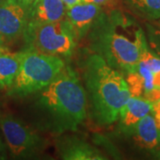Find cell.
I'll list each match as a JSON object with an SVG mask.
<instances>
[{"instance_id":"cell-1","label":"cell","mask_w":160,"mask_h":160,"mask_svg":"<svg viewBox=\"0 0 160 160\" xmlns=\"http://www.w3.org/2000/svg\"><path fill=\"white\" fill-rule=\"evenodd\" d=\"M92 51L120 72L136 71L142 50L147 44L142 29L118 10L102 12L90 29Z\"/></svg>"},{"instance_id":"cell-2","label":"cell","mask_w":160,"mask_h":160,"mask_svg":"<svg viewBox=\"0 0 160 160\" xmlns=\"http://www.w3.org/2000/svg\"><path fill=\"white\" fill-rule=\"evenodd\" d=\"M36 93V107L53 132L75 131L86 118V89L70 70L63 69L49 85Z\"/></svg>"},{"instance_id":"cell-3","label":"cell","mask_w":160,"mask_h":160,"mask_svg":"<svg viewBox=\"0 0 160 160\" xmlns=\"http://www.w3.org/2000/svg\"><path fill=\"white\" fill-rule=\"evenodd\" d=\"M84 78L94 120L102 126L118 120L120 110L131 97L124 74L94 53L86 59Z\"/></svg>"},{"instance_id":"cell-4","label":"cell","mask_w":160,"mask_h":160,"mask_svg":"<svg viewBox=\"0 0 160 160\" xmlns=\"http://www.w3.org/2000/svg\"><path fill=\"white\" fill-rule=\"evenodd\" d=\"M64 69L63 61L58 56L25 49L21 52V63L9 93L25 97L49 85Z\"/></svg>"},{"instance_id":"cell-5","label":"cell","mask_w":160,"mask_h":160,"mask_svg":"<svg viewBox=\"0 0 160 160\" xmlns=\"http://www.w3.org/2000/svg\"><path fill=\"white\" fill-rule=\"evenodd\" d=\"M23 38L29 50L53 56H69L78 39L67 17L54 22L27 27Z\"/></svg>"},{"instance_id":"cell-6","label":"cell","mask_w":160,"mask_h":160,"mask_svg":"<svg viewBox=\"0 0 160 160\" xmlns=\"http://www.w3.org/2000/svg\"><path fill=\"white\" fill-rule=\"evenodd\" d=\"M0 127L7 146L15 157H32L39 153L45 146L43 138L12 116H7L0 120Z\"/></svg>"},{"instance_id":"cell-7","label":"cell","mask_w":160,"mask_h":160,"mask_svg":"<svg viewBox=\"0 0 160 160\" xmlns=\"http://www.w3.org/2000/svg\"><path fill=\"white\" fill-rule=\"evenodd\" d=\"M31 4L25 0L0 2V38L5 41L17 39L26 30Z\"/></svg>"},{"instance_id":"cell-8","label":"cell","mask_w":160,"mask_h":160,"mask_svg":"<svg viewBox=\"0 0 160 160\" xmlns=\"http://www.w3.org/2000/svg\"><path fill=\"white\" fill-rule=\"evenodd\" d=\"M102 12V6L81 2L69 8H66L65 14L72 25L78 38H81L88 34Z\"/></svg>"},{"instance_id":"cell-9","label":"cell","mask_w":160,"mask_h":160,"mask_svg":"<svg viewBox=\"0 0 160 160\" xmlns=\"http://www.w3.org/2000/svg\"><path fill=\"white\" fill-rule=\"evenodd\" d=\"M130 134L139 148L160 157V130L151 112L138 122Z\"/></svg>"},{"instance_id":"cell-10","label":"cell","mask_w":160,"mask_h":160,"mask_svg":"<svg viewBox=\"0 0 160 160\" xmlns=\"http://www.w3.org/2000/svg\"><path fill=\"white\" fill-rule=\"evenodd\" d=\"M62 0H36L31 5L27 27L54 22L66 16Z\"/></svg>"},{"instance_id":"cell-11","label":"cell","mask_w":160,"mask_h":160,"mask_svg":"<svg viewBox=\"0 0 160 160\" xmlns=\"http://www.w3.org/2000/svg\"><path fill=\"white\" fill-rule=\"evenodd\" d=\"M152 103L142 97L131 96L121 109L119 114L120 128L130 134L138 122L151 112Z\"/></svg>"},{"instance_id":"cell-12","label":"cell","mask_w":160,"mask_h":160,"mask_svg":"<svg viewBox=\"0 0 160 160\" xmlns=\"http://www.w3.org/2000/svg\"><path fill=\"white\" fill-rule=\"evenodd\" d=\"M58 149L62 159L102 160L106 159L98 149L89 143L76 137H66L58 142Z\"/></svg>"},{"instance_id":"cell-13","label":"cell","mask_w":160,"mask_h":160,"mask_svg":"<svg viewBox=\"0 0 160 160\" xmlns=\"http://www.w3.org/2000/svg\"><path fill=\"white\" fill-rule=\"evenodd\" d=\"M21 63V52H0V88H7L12 85Z\"/></svg>"},{"instance_id":"cell-14","label":"cell","mask_w":160,"mask_h":160,"mask_svg":"<svg viewBox=\"0 0 160 160\" xmlns=\"http://www.w3.org/2000/svg\"><path fill=\"white\" fill-rule=\"evenodd\" d=\"M129 9L148 20L160 19V0H124Z\"/></svg>"},{"instance_id":"cell-15","label":"cell","mask_w":160,"mask_h":160,"mask_svg":"<svg viewBox=\"0 0 160 160\" xmlns=\"http://www.w3.org/2000/svg\"><path fill=\"white\" fill-rule=\"evenodd\" d=\"M126 82L129 87L131 96L142 97L144 92V78L136 71L129 72L126 74Z\"/></svg>"},{"instance_id":"cell-16","label":"cell","mask_w":160,"mask_h":160,"mask_svg":"<svg viewBox=\"0 0 160 160\" xmlns=\"http://www.w3.org/2000/svg\"><path fill=\"white\" fill-rule=\"evenodd\" d=\"M146 28L150 49L160 58V29L150 23L146 24Z\"/></svg>"},{"instance_id":"cell-17","label":"cell","mask_w":160,"mask_h":160,"mask_svg":"<svg viewBox=\"0 0 160 160\" xmlns=\"http://www.w3.org/2000/svg\"><path fill=\"white\" fill-rule=\"evenodd\" d=\"M142 98L146 99L147 101H149L151 103H154L156 102H158V101H160V88L155 86L153 89L147 92L143 95Z\"/></svg>"},{"instance_id":"cell-18","label":"cell","mask_w":160,"mask_h":160,"mask_svg":"<svg viewBox=\"0 0 160 160\" xmlns=\"http://www.w3.org/2000/svg\"><path fill=\"white\" fill-rule=\"evenodd\" d=\"M151 114L153 115L156 125L160 130V101H158L156 102L152 103Z\"/></svg>"},{"instance_id":"cell-19","label":"cell","mask_w":160,"mask_h":160,"mask_svg":"<svg viewBox=\"0 0 160 160\" xmlns=\"http://www.w3.org/2000/svg\"><path fill=\"white\" fill-rule=\"evenodd\" d=\"M82 2L95 4L102 7V6H110L113 4L114 0H82Z\"/></svg>"},{"instance_id":"cell-20","label":"cell","mask_w":160,"mask_h":160,"mask_svg":"<svg viewBox=\"0 0 160 160\" xmlns=\"http://www.w3.org/2000/svg\"><path fill=\"white\" fill-rule=\"evenodd\" d=\"M62 2L65 5L66 8H69L71 6H75V5H78L82 2V0H62Z\"/></svg>"},{"instance_id":"cell-21","label":"cell","mask_w":160,"mask_h":160,"mask_svg":"<svg viewBox=\"0 0 160 160\" xmlns=\"http://www.w3.org/2000/svg\"><path fill=\"white\" fill-rule=\"evenodd\" d=\"M153 83H154V86L160 88V70L155 72L153 75Z\"/></svg>"},{"instance_id":"cell-22","label":"cell","mask_w":160,"mask_h":160,"mask_svg":"<svg viewBox=\"0 0 160 160\" xmlns=\"http://www.w3.org/2000/svg\"><path fill=\"white\" fill-rule=\"evenodd\" d=\"M4 51H9V50H8L7 46H6V41L0 38V52Z\"/></svg>"},{"instance_id":"cell-23","label":"cell","mask_w":160,"mask_h":160,"mask_svg":"<svg viewBox=\"0 0 160 160\" xmlns=\"http://www.w3.org/2000/svg\"><path fill=\"white\" fill-rule=\"evenodd\" d=\"M25 1H27L28 3H29V4H31V5H32L36 0H25Z\"/></svg>"},{"instance_id":"cell-24","label":"cell","mask_w":160,"mask_h":160,"mask_svg":"<svg viewBox=\"0 0 160 160\" xmlns=\"http://www.w3.org/2000/svg\"><path fill=\"white\" fill-rule=\"evenodd\" d=\"M1 151H2V149H1V143H0V159L3 158H2V154H1Z\"/></svg>"},{"instance_id":"cell-25","label":"cell","mask_w":160,"mask_h":160,"mask_svg":"<svg viewBox=\"0 0 160 160\" xmlns=\"http://www.w3.org/2000/svg\"><path fill=\"white\" fill-rule=\"evenodd\" d=\"M159 24H160V19H159Z\"/></svg>"},{"instance_id":"cell-26","label":"cell","mask_w":160,"mask_h":160,"mask_svg":"<svg viewBox=\"0 0 160 160\" xmlns=\"http://www.w3.org/2000/svg\"><path fill=\"white\" fill-rule=\"evenodd\" d=\"M1 1H2V0H0V2H1Z\"/></svg>"}]
</instances>
